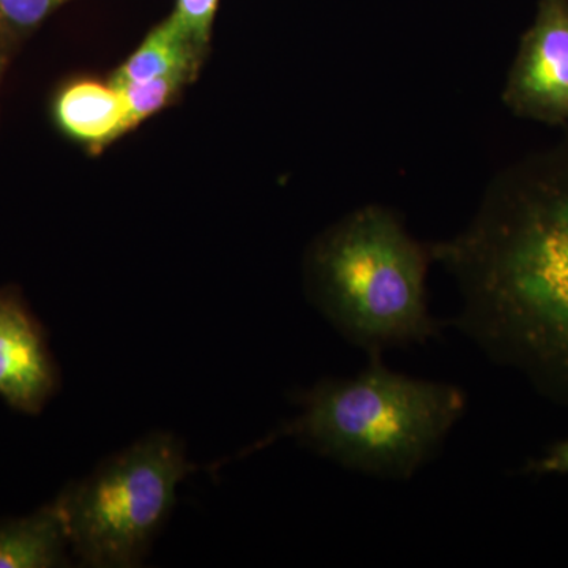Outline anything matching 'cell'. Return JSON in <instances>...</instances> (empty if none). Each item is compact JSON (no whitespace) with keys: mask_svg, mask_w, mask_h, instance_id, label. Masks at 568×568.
<instances>
[{"mask_svg":"<svg viewBox=\"0 0 568 568\" xmlns=\"http://www.w3.org/2000/svg\"><path fill=\"white\" fill-rule=\"evenodd\" d=\"M194 80L190 74H168L151 81L132 82L119 85L123 103H125V118H123V134L132 132L142 122L148 121L156 112L174 102L189 82ZM115 85V84H114Z\"/></svg>","mask_w":568,"mask_h":568,"instance_id":"30bf717a","label":"cell"},{"mask_svg":"<svg viewBox=\"0 0 568 568\" xmlns=\"http://www.w3.org/2000/svg\"><path fill=\"white\" fill-rule=\"evenodd\" d=\"M10 47V41L0 33V82H2L3 71H6L7 63H9Z\"/></svg>","mask_w":568,"mask_h":568,"instance_id":"5bb4252c","label":"cell"},{"mask_svg":"<svg viewBox=\"0 0 568 568\" xmlns=\"http://www.w3.org/2000/svg\"><path fill=\"white\" fill-rule=\"evenodd\" d=\"M528 473L534 476H568V439L552 444L540 458L529 463Z\"/></svg>","mask_w":568,"mask_h":568,"instance_id":"4fadbf2b","label":"cell"},{"mask_svg":"<svg viewBox=\"0 0 568 568\" xmlns=\"http://www.w3.org/2000/svg\"><path fill=\"white\" fill-rule=\"evenodd\" d=\"M429 252L457 283L455 327L568 406V129L500 171L465 230Z\"/></svg>","mask_w":568,"mask_h":568,"instance_id":"6da1fadb","label":"cell"},{"mask_svg":"<svg viewBox=\"0 0 568 568\" xmlns=\"http://www.w3.org/2000/svg\"><path fill=\"white\" fill-rule=\"evenodd\" d=\"M293 402L298 413L244 457L291 437L347 470L394 481L416 477L467 409L462 388L392 372L383 357L354 377H324Z\"/></svg>","mask_w":568,"mask_h":568,"instance_id":"7a4b0ae2","label":"cell"},{"mask_svg":"<svg viewBox=\"0 0 568 568\" xmlns=\"http://www.w3.org/2000/svg\"><path fill=\"white\" fill-rule=\"evenodd\" d=\"M61 388V372L43 325L14 287L0 290V398L37 416Z\"/></svg>","mask_w":568,"mask_h":568,"instance_id":"8992f818","label":"cell"},{"mask_svg":"<svg viewBox=\"0 0 568 568\" xmlns=\"http://www.w3.org/2000/svg\"><path fill=\"white\" fill-rule=\"evenodd\" d=\"M216 7L219 0H178L175 3V20L181 24L183 32L204 50H207L211 41Z\"/></svg>","mask_w":568,"mask_h":568,"instance_id":"7c38bea8","label":"cell"},{"mask_svg":"<svg viewBox=\"0 0 568 568\" xmlns=\"http://www.w3.org/2000/svg\"><path fill=\"white\" fill-rule=\"evenodd\" d=\"M432 263L429 245L414 239L392 209L364 205L310 246L306 295L349 345L368 358L383 357L439 334L426 291Z\"/></svg>","mask_w":568,"mask_h":568,"instance_id":"3957f363","label":"cell"},{"mask_svg":"<svg viewBox=\"0 0 568 568\" xmlns=\"http://www.w3.org/2000/svg\"><path fill=\"white\" fill-rule=\"evenodd\" d=\"M207 50L196 43L181 28L174 14L160 22L136 51L112 73V84L155 80L168 74H190L196 78Z\"/></svg>","mask_w":568,"mask_h":568,"instance_id":"9c48e42d","label":"cell"},{"mask_svg":"<svg viewBox=\"0 0 568 568\" xmlns=\"http://www.w3.org/2000/svg\"><path fill=\"white\" fill-rule=\"evenodd\" d=\"M70 0H0V33L10 43L31 36Z\"/></svg>","mask_w":568,"mask_h":568,"instance_id":"8fae6325","label":"cell"},{"mask_svg":"<svg viewBox=\"0 0 568 568\" xmlns=\"http://www.w3.org/2000/svg\"><path fill=\"white\" fill-rule=\"evenodd\" d=\"M70 537L58 500L0 521V568L70 567Z\"/></svg>","mask_w":568,"mask_h":568,"instance_id":"ba28073f","label":"cell"},{"mask_svg":"<svg viewBox=\"0 0 568 568\" xmlns=\"http://www.w3.org/2000/svg\"><path fill=\"white\" fill-rule=\"evenodd\" d=\"M52 112L59 129L91 153L102 152L123 136L125 103L121 89L111 81L70 82L55 97Z\"/></svg>","mask_w":568,"mask_h":568,"instance_id":"52a82bcc","label":"cell"},{"mask_svg":"<svg viewBox=\"0 0 568 568\" xmlns=\"http://www.w3.org/2000/svg\"><path fill=\"white\" fill-rule=\"evenodd\" d=\"M503 100L518 118L568 129V0L538 2Z\"/></svg>","mask_w":568,"mask_h":568,"instance_id":"5b68a950","label":"cell"},{"mask_svg":"<svg viewBox=\"0 0 568 568\" xmlns=\"http://www.w3.org/2000/svg\"><path fill=\"white\" fill-rule=\"evenodd\" d=\"M181 437L149 433L63 488L58 503L81 567L142 566L193 473Z\"/></svg>","mask_w":568,"mask_h":568,"instance_id":"277c9868","label":"cell"}]
</instances>
